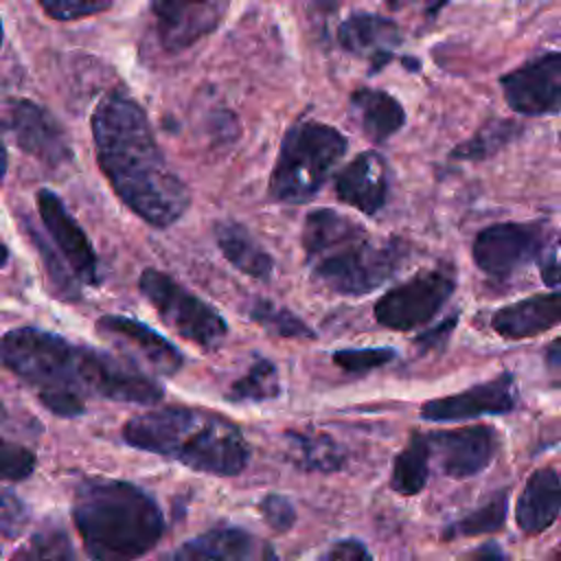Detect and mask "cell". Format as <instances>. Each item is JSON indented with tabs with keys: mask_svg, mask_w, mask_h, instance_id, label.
<instances>
[{
	"mask_svg": "<svg viewBox=\"0 0 561 561\" xmlns=\"http://www.w3.org/2000/svg\"><path fill=\"white\" fill-rule=\"evenodd\" d=\"M557 324H561V291L530 296L506 305L491 316L493 331L508 340L539 335Z\"/></svg>",
	"mask_w": 561,
	"mask_h": 561,
	"instance_id": "obj_20",
	"label": "cell"
},
{
	"mask_svg": "<svg viewBox=\"0 0 561 561\" xmlns=\"http://www.w3.org/2000/svg\"><path fill=\"white\" fill-rule=\"evenodd\" d=\"M35 204L42 226L46 228L50 241L55 243V250L66 261L75 278L81 285H99L101 274L96 250L85 230L64 204V199L50 188H39L35 195Z\"/></svg>",
	"mask_w": 561,
	"mask_h": 561,
	"instance_id": "obj_10",
	"label": "cell"
},
{
	"mask_svg": "<svg viewBox=\"0 0 561 561\" xmlns=\"http://www.w3.org/2000/svg\"><path fill=\"white\" fill-rule=\"evenodd\" d=\"M300 243L311 276L342 296L375 291L408 259L403 241L379 239L333 208H316L305 217Z\"/></svg>",
	"mask_w": 561,
	"mask_h": 561,
	"instance_id": "obj_4",
	"label": "cell"
},
{
	"mask_svg": "<svg viewBox=\"0 0 561 561\" xmlns=\"http://www.w3.org/2000/svg\"><path fill=\"white\" fill-rule=\"evenodd\" d=\"M35 467H37V458L28 447L11 440L2 443V480L7 482L26 480L35 471Z\"/></svg>",
	"mask_w": 561,
	"mask_h": 561,
	"instance_id": "obj_33",
	"label": "cell"
},
{
	"mask_svg": "<svg viewBox=\"0 0 561 561\" xmlns=\"http://www.w3.org/2000/svg\"><path fill=\"white\" fill-rule=\"evenodd\" d=\"M320 561H373L368 548L357 539L333 541L320 557Z\"/></svg>",
	"mask_w": 561,
	"mask_h": 561,
	"instance_id": "obj_37",
	"label": "cell"
},
{
	"mask_svg": "<svg viewBox=\"0 0 561 561\" xmlns=\"http://www.w3.org/2000/svg\"><path fill=\"white\" fill-rule=\"evenodd\" d=\"M160 561H263V548L252 533L221 526L184 541Z\"/></svg>",
	"mask_w": 561,
	"mask_h": 561,
	"instance_id": "obj_19",
	"label": "cell"
},
{
	"mask_svg": "<svg viewBox=\"0 0 561 561\" xmlns=\"http://www.w3.org/2000/svg\"><path fill=\"white\" fill-rule=\"evenodd\" d=\"M390 184V164L379 151H359L333 180L335 197L368 217H375L386 206Z\"/></svg>",
	"mask_w": 561,
	"mask_h": 561,
	"instance_id": "obj_15",
	"label": "cell"
},
{
	"mask_svg": "<svg viewBox=\"0 0 561 561\" xmlns=\"http://www.w3.org/2000/svg\"><path fill=\"white\" fill-rule=\"evenodd\" d=\"M548 561H561V546L550 554V559Z\"/></svg>",
	"mask_w": 561,
	"mask_h": 561,
	"instance_id": "obj_42",
	"label": "cell"
},
{
	"mask_svg": "<svg viewBox=\"0 0 561 561\" xmlns=\"http://www.w3.org/2000/svg\"><path fill=\"white\" fill-rule=\"evenodd\" d=\"M432 454L438 456L440 471L462 480L489 467L497 451V432L489 425H467L430 434Z\"/></svg>",
	"mask_w": 561,
	"mask_h": 561,
	"instance_id": "obj_16",
	"label": "cell"
},
{
	"mask_svg": "<svg viewBox=\"0 0 561 561\" xmlns=\"http://www.w3.org/2000/svg\"><path fill=\"white\" fill-rule=\"evenodd\" d=\"M351 105L359 116L366 138L373 142H386L405 125L403 105L386 90L357 88L351 94Z\"/></svg>",
	"mask_w": 561,
	"mask_h": 561,
	"instance_id": "obj_24",
	"label": "cell"
},
{
	"mask_svg": "<svg viewBox=\"0 0 561 561\" xmlns=\"http://www.w3.org/2000/svg\"><path fill=\"white\" fill-rule=\"evenodd\" d=\"M28 524V508L26 504L11 491H2V511H0V528L4 539H13L22 533V528Z\"/></svg>",
	"mask_w": 561,
	"mask_h": 561,
	"instance_id": "obj_36",
	"label": "cell"
},
{
	"mask_svg": "<svg viewBox=\"0 0 561 561\" xmlns=\"http://www.w3.org/2000/svg\"><path fill=\"white\" fill-rule=\"evenodd\" d=\"M397 357V351L390 346H366V348H337L331 359L335 366L351 375H364L379 366H386Z\"/></svg>",
	"mask_w": 561,
	"mask_h": 561,
	"instance_id": "obj_32",
	"label": "cell"
},
{
	"mask_svg": "<svg viewBox=\"0 0 561 561\" xmlns=\"http://www.w3.org/2000/svg\"><path fill=\"white\" fill-rule=\"evenodd\" d=\"M156 18L158 39L164 50L182 53L191 48L202 37L210 35L224 13L228 11L226 2H151L149 4Z\"/></svg>",
	"mask_w": 561,
	"mask_h": 561,
	"instance_id": "obj_17",
	"label": "cell"
},
{
	"mask_svg": "<svg viewBox=\"0 0 561 561\" xmlns=\"http://www.w3.org/2000/svg\"><path fill=\"white\" fill-rule=\"evenodd\" d=\"M506 103L526 116L561 110V53L539 55L500 79Z\"/></svg>",
	"mask_w": 561,
	"mask_h": 561,
	"instance_id": "obj_12",
	"label": "cell"
},
{
	"mask_svg": "<svg viewBox=\"0 0 561 561\" xmlns=\"http://www.w3.org/2000/svg\"><path fill=\"white\" fill-rule=\"evenodd\" d=\"M140 451L175 460L210 476H239L250 462V445L230 419L188 405H158L134 414L121 430Z\"/></svg>",
	"mask_w": 561,
	"mask_h": 561,
	"instance_id": "obj_3",
	"label": "cell"
},
{
	"mask_svg": "<svg viewBox=\"0 0 561 561\" xmlns=\"http://www.w3.org/2000/svg\"><path fill=\"white\" fill-rule=\"evenodd\" d=\"M519 127L513 121H491L467 142L458 145L451 151L454 160H482L502 149L508 140L517 136Z\"/></svg>",
	"mask_w": 561,
	"mask_h": 561,
	"instance_id": "obj_31",
	"label": "cell"
},
{
	"mask_svg": "<svg viewBox=\"0 0 561 561\" xmlns=\"http://www.w3.org/2000/svg\"><path fill=\"white\" fill-rule=\"evenodd\" d=\"M546 362L552 368H561V337H557L546 346Z\"/></svg>",
	"mask_w": 561,
	"mask_h": 561,
	"instance_id": "obj_41",
	"label": "cell"
},
{
	"mask_svg": "<svg viewBox=\"0 0 561 561\" xmlns=\"http://www.w3.org/2000/svg\"><path fill=\"white\" fill-rule=\"evenodd\" d=\"M543 241L541 224H493L473 239L471 254L476 265L491 278H508L535 254Z\"/></svg>",
	"mask_w": 561,
	"mask_h": 561,
	"instance_id": "obj_11",
	"label": "cell"
},
{
	"mask_svg": "<svg viewBox=\"0 0 561 561\" xmlns=\"http://www.w3.org/2000/svg\"><path fill=\"white\" fill-rule=\"evenodd\" d=\"M39 9L55 20H81L112 9V2L99 0H39Z\"/></svg>",
	"mask_w": 561,
	"mask_h": 561,
	"instance_id": "obj_34",
	"label": "cell"
},
{
	"mask_svg": "<svg viewBox=\"0 0 561 561\" xmlns=\"http://www.w3.org/2000/svg\"><path fill=\"white\" fill-rule=\"evenodd\" d=\"M561 513V478L554 469L543 467L530 473L515 506L517 526L526 535L543 533Z\"/></svg>",
	"mask_w": 561,
	"mask_h": 561,
	"instance_id": "obj_21",
	"label": "cell"
},
{
	"mask_svg": "<svg viewBox=\"0 0 561 561\" xmlns=\"http://www.w3.org/2000/svg\"><path fill=\"white\" fill-rule=\"evenodd\" d=\"M506 506H508V495L506 491H500L491 495L482 506L473 508L465 517L449 524L443 535L449 539V537H473V535L497 533L504 526Z\"/></svg>",
	"mask_w": 561,
	"mask_h": 561,
	"instance_id": "obj_29",
	"label": "cell"
},
{
	"mask_svg": "<svg viewBox=\"0 0 561 561\" xmlns=\"http://www.w3.org/2000/svg\"><path fill=\"white\" fill-rule=\"evenodd\" d=\"M539 274L548 287L561 285V234L546 248V252H541Z\"/></svg>",
	"mask_w": 561,
	"mask_h": 561,
	"instance_id": "obj_39",
	"label": "cell"
},
{
	"mask_svg": "<svg viewBox=\"0 0 561 561\" xmlns=\"http://www.w3.org/2000/svg\"><path fill=\"white\" fill-rule=\"evenodd\" d=\"M215 243L221 256L241 274L270 280L274 274V259L272 254L254 239V234L234 219H221L213 228Z\"/></svg>",
	"mask_w": 561,
	"mask_h": 561,
	"instance_id": "obj_22",
	"label": "cell"
},
{
	"mask_svg": "<svg viewBox=\"0 0 561 561\" xmlns=\"http://www.w3.org/2000/svg\"><path fill=\"white\" fill-rule=\"evenodd\" d=\"M261 513H263V519L267 522V526L276 533H287L294 522H296V508L294 504L285 497V495H278V493H267L261 504H259Z\"/></svg>",
	"mask_w": 561,
	"mask_h": 561,
	"instance_id": "obj_35",
	"label": "cell"
},
{
	"mask_svg": "<svg viewBox=\"0 0 561 561\" xmlns=\"http://www.w3.org/2000/svg\"><path fill=\"white\" fill-rule=\"evenodd\" d=\"M2 364L26 381L37 397L70 392L118 403L156 405L164 397L158 379L131 359L75 344L39 327H15L2 335Z\"/></svg>",
	"mask_w": 561,
	"mask_h": 561,
	"instance_id": "obj_2",
	"label": "cell"
},
{
	"mask_svg": "<svg viewBox=\"0 0 561 561\" xmlns=\"http://www.w3.org/2000/svg\"><path fill=\"white\" fill-rule=\"evenodd\" d=\"M26 232L28 239L33 241L35 250L39 252L42 261H44V270L48 274V280L53 283V294L59 300H79L81 298V283L75 278V274L68 270L66 261L59 256L57 250H53V245H48V241L44 239V234L39 230H35L33 226L26 224Z\"/></svg>",
	"mask_w": 561,
	"mask_h": 561,
	"instance_id": "obj_30",
	"label": "cell"
},
{
	"mask_svg": "<svg viewBox=\"0 0 561 561\" xmlns=\"http://www.w3.org/2000/svg\"><path fill=\"white\" fill-rule=\"evenodd\" d=\"M4 131L15 147L50 169H61L72 162L75 151L61 123L39 103L13 96L4 103Z\"/></svg>",
	"mask_w": 561,
	"mask_h": 561,
	"instance_id": "obj_9",
	"label": "cell"
},
{
	"mask_svg": "<svg viewBox=\"0 0 561 561\" xmlns=\"http://www.w3.org/2000/svg\"><path fill=\"white\" fill-rule=\"evenodd\" d=\"M348 149L346 136L322 121H296L283 136L267 182L270 199L305 204L327 184Z\"/></svg>",
	"mask_w": 561,
	"mask_h": 561,
	"instance_id": "obj_6",
	"label": "cell"
},
{
	"mask_svg": "<svg viewBox=\"0 0 561 561\" xmlns=\"http://www.w3.org/2000/svg\"><path fill=\"white\" fill-rule=\"evenodd\" d=\"M9 561H75V550L61 526L44 524L13 552Z\"/></svg>",
	"mask_w": 561,
	"mask_h": 561,
	"instance_id": "obj_28",
	"label": "cell"
},
{
	"mask_svg": "<svg viewBox=\"0 0 561 561\" xmlns=\"http://www.w3.org/2000/svg\"><path fill=\"white\" fill-rule=\"evenodd\" d=\"M9 261V245H2V265H7Z\"/></svg>",
	"mask_w": 561,
	"mask_h": 561,
	"instance_id": "obj_43",
	"label": "cell"
},
{
	"mask_svg": "<svg viewBox=\"0 0 561 561\" xmlns=\"http://www.w3.org/2000/svg\"><path fill=\"white\" fill-rule=\"evenodd\" d=\"M96 164L116 197L145 224L169 228L184 217L191 193L169 167L142 105L123 90L105 92L90 116Z\"/></svg>",
	"mask_w": 561,
	"mask_h": 561,
	"instance_id": "obj_1",
	"label": "cell"
},
{
	"mask_svg": "<svg viewBox=\"0 0 561 561\" xmlns=\"http://www.w3.org/2000/svg\"><path fill=\"white\" fill-rule=\"evenodd\" d=\"M401 39L399 24L381 13L353 11L337 26L340 46L346 53L366 59L373 72L381 70L392 59Z\"/></svg>",
	"mask_w": 561,
	"mask_h": 561,
	"instance_id": "obj_18",
	"label": "cell"
},
{
	"mask_svg": "<svg viewBox=\"0 0 561 561\" xmlns=\"http://www.w3.org/2000/svg\"><path fill=\"white\" fill-rule=\"evenodd\" d=\"M72 519L92 561H134L164 533L158 502L145 489L114 478L81 480Z\"/></svg>",
	"mask_w": 561,
	"mask_h": 561,
	"instance_id": "obj_5",
	"label": "cell"
},
{
	"mask_svg": "<svg viewBox=\"0 0 561 561\" xmlns=\"http://www.w3.org/2000/svg\"><path fill=\"white\" fill-rule=\"evenodd\" d=\"M454 289L456 278L449 267L421 270L375 302V320L392 331H414L445 307Z\"/></svg>",
	"mask_w": 561,
	"mask_h": 561,
	"instance_id": "obj_8",
	"label": "cell"
},
{
	"mask_svg": "<svg viewBox=\"0 0 561 561\" xmlns=\"http://www.w3.org/2000/svg\"><path fill=\"white\" fill-rule=\"evenodd\" d=\"M138 289L158 311L160 320L180 337L204 351H213L226 340L228 322L224 316L167 272L153 267L142 270L138 276Z\"/></svg>",
	"mask_w": 561,
	"mask_h": 561,
	"instance_id": "obj_7",
	"label": "cell"
},
{
	"mask_svg": "<svg viewBox=\"0 0 561 561\" xmlns=\"http://www.w3.org/2000/svg\"><path fill=\"white\" fill-rule=\"evenodd\" d=\"M517 405V386L513 373L476 383L462 392L430 399L421 405V419L432 423L467 421L484 414H506Z\"/></svg>",
	"mask_w": 561,
	"mask_h": 561,
	"instance_id": "obj_14",
	"label": "cell"
},
{
	"mask_svg": "<svg viewBox=\"0 0 561 561\" xmlns=\"http://www.w3.org/2000/svg\"><path fill=\"white\" fill-rule=\"evenodd\" d=\"M430 458H432L430 434L412 432L405 447L394 456L392 473H390V489L405 497L421 493L427 484Z\"/></svg>",
	"mask_w": 561,
	"mask_h": 561,
	"instance_id": "obj_25",
	"label": "cell"
},
{
	"mask_svg": "<svg viewBox=\"0 0 561 561\" xmlns=\"http://www.w3.org/2000/svg\"><path fill=\"white\" fill-rule=\"evenodd\" d=\"M248 318L272 335L316 340V331L302 318H298L287 307L272 302L270 298H254L248 305Z\"/></svg>",
	"mask_w": 561,
	"mask_h": 561,
	"instance_id": "obj_27",
	"label": "cell"
},
{
	"mask_svg": "<svg viewBox=\"0 0 561 561\" xmlns=\"http://www.w3.org/2000/svg\"><path fill=\"white\" fill-rule=\"evenodd\" d=\"M285 456L302 471L335 473L346 465L344 447L320 430H287L283 434Z\"/></svg>",
	"mask_w": 561,
	"mask_h": 561,
	"instance_id": "obj_23",
	"label": "cell"
},
{
	"mask_svg": "<svg viewBox=\"0 0 561 561\" xmlns=\"http://www.w3.org/2000/svg\"><path fill=\"white\" fill-rule=\"evenodd\" d=\"M280 394V379L278 368L267 357H256L250 368L230 383L226 399L232 403H245V401H270Z\"/></svg>",
	"mask_w": 561,
	"mask_h": 561,
	"instance_id": "obj_26",
	"label": "cell"
},
{
	"mask_svg": "<svg viewBox=\"0 0 561 561\" xmlns=\"http://www.w3.org/2000/svg\"><path fill=\"white\" fill-rule=\"evenodd\" d=\"M467 561H508V557H506V552L502 550L500 543L486 541V543L478 546V548L469 554Z\"/></svg>",
	"mask_w": 561,
	"mask_h": 561,
	"instance_id": "obj_40",
	"label": "cell"
},
{
	"mask_svg": "<svg viewBox=\"0 0 561 561\" xmlns=\"http://www.w3.org/2000/svg\"><path fill=\"white\" fill-rule=\"evenodd\" d=\"M458 324V313H451L447 316L445 320H440L436 327L423 331L421 335L414 337V344L425 353V351H436V348H443L454 331V327Z\"/></svg>",
	"mask_w": 561,
	"mask_h": 561,
	"instance_id": "obj_38",
	"label": "cell"
},
{
	"mask_svg": "<svg viewBox=\"0 0 561 561\" xmlns=\"http://www.w3.org/2000/svg\"><path fill=\"white\" fill-rule=\"evenodd\" d=\"M96 331L116 344L127 357L138 359L149 370L171 377L184 366V355L164 335L149 324L121 313H103L96 320Z\"/></svg>",
	"mask_w": 561,
	"mask_h": 561,
	"instance_id": "obj_13",
	"label": "cell"
}]
</instances>
